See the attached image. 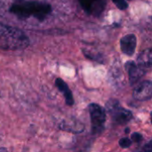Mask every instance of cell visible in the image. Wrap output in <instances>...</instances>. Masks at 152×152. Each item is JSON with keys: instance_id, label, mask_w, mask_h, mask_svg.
<instances>
[{"instance_id": "8992f818", "label": "cell", "mask_w": 152, "mask_h": 152, "mask_svg": "<svg viewBox=\"0 0 152 152\" xmlns=\"http://www.w3.org/2000/svg\"><path fill=\"white\" fill-rule=\"evenodd\" d=\"M133 96L140 102H146L152 99V81L147 80L140 83L134 88Z\"/></svg>"}, {"instance_id": "8fae6325", "label": "cell", "mask_w": 152, "mask_h": 152, "mask_svg": "<svg viewBox=\"0 0 152 152\" xmlns=\"http://www.w3.org/2000/svg\"><path fill=\"white\" fill-rule=\"evenodd\" d=\"M132 142H133V141L131 139H129V138H126V137L121 138L119 140V142H118L119 146L121 148H123V149H128L132 145Z\"/></svg>"}, {"instance_id": "30bf717a", "label": "cell", "mask_w": 152, "mask_h": 152, "mask_svg": "<svg viewBox=\"0 0 152 152\" xmlns=\"http://www.w3.org/2000/svg\"><path fill=\"white\" fill-rule=\"evenodd\" d=\"M137 63L143 68L152 66V48L145 49L140 53L137 57Z\"/></svg>"}, {"instance_id": "7c38bea8", "label": "cell", "mask_w": 152, "mask_h": 152, "mask_svg": "<svg viewBox=\"0 0 152 152\" xmlns=\"http://www.w3.org/2000/svg\"><path fill=\"white\" fill-rule=\"evenodd\" d=\"M112 2L119 10H126L128 7V4L126 0H112Z\"/></svg>"}, {"instance_id": "9a60e30c", "label": "cell", "mask_w": 152, "mask_h": 152, "mask_svg": "<svg viewBox=\"0 0 152 152\" xmlns=\"http://www.w3.org/2000/svg\"><path fill=\"white\" fill-rule=\"evenodd\" d=\"M126 134L129 133V128H126Z\"/></svg>"}, {"instance_id": "2e32d148", "label": "cell", "mask_w": 152, "mask_h": 152, "mask_svg": "<svg viewBox=\"0 0 152 152\" xmlns=\"http://www.w3.org/2000/svg\"><path fill=\"white\" fill-rule=\"evenodd\" d=\"M151 123H152V112H151Z\"/></svg>"}, {"instance_id": "5b68a950", "label": "cell", "mask_w": 152, "mask_h": 152, "mask_svg": "<svg viewBox=\"0 0 152 152\" xmlns=\"http://www.w3.org/2000/svg\"><path fill=\"white\" fill-rule=\"evenodd\" d=\"M78 2L87 14L94 17H98L103 12L107 4V0H78Z\"/></svg>"}, {"instance_id": "4fadbf2b", "label": "cell", "mask_w": 152, "mask_h": 152, "mask_svg": "<svg viewBox=\"0 0 152 152\" xmlns=\"http://www.w3.org/2000/svg\"><path fill=\"white\" fill-rule=\"evenodd\" d=\"M131 140L134 142H139L142 140V135L140 133H134L131 135Z\"/></svg>"}, {"instance_id": "5bb4252c", "label": "cell", "mask_w": 152, "mask_h": 152, "mask_svg": "<svg viewBox=\"0 0 152 152\" xmlns=\"http://www.w3.org/2000/svg\"><path fill=\"white\" fill-rule=\"evenodd\" d=\"M143 151H152V140H151V141L143 147Z\"/></svg>"}, {"instance_id": "7a4b0ae2", "label": "cell", "mask_w": 152, "mask_h": 152, "mask_svg": "<svg viewBox=\"0 0 152 152\" xmlns=\"http://www.w3.org/2000/svg\"><path fill=\"white\" fill-rule=\"evenodd\" d=\"M29 40L20 29L0 22V47L11 50H22L28 46Z\"/></svg>"}, {"instance_id": "e0dca14e", "label": "cell", "mask_w": 152, "mask_h": 152, "mask_svg": "<svg viewBox=\"0 0 152 152\" xmlns=\"http://www.w3.org/2000/svg\"><path fill=\"white\" fill-rule=\"evenodd\" d=\"M128 1H130V0H128Z\"/></svg>"}, {"instance_id": "9c48e42d", "label": "cell", "mask_w": 152, "mask_h": 152, "mask_svg": "<svg viewBox=\"0 0 152 152\" xmlns=\"http://www.w3.org/2000/svg\"><path fill=\"white\" fill-rule=\"evenodd\" d=\"M55 86H57V88L59 89V91L63 94L67 105L72 106L74 104L73 94H72V92L69 89V86L66 84V82L63 79H61V78H57L55 80Z\"/></svg>"}, {"instance_id": "6da1fadb", "label": "cell", "mask_w": 152, "mask_h": 152, "mask_svg": "<svg viewBox=\"0 0 152 152\" xmlns=\"http://www.w3.org/2000/svg\"><path fill=\"white\" fill-rule=\"evenodd\" d=\"M9 11L20 19L33 18L44 20L53 11L51 4L38 0H15Z\"/></svg>"}, {"instance_id": "ba28073f", "label": "cell", "mask_w": 152, "mask_h": 152, "mask_svg": "<svg viewBox=\"0 0 152 152\" xmlns=\"http://www.w3.org/2000/svg\"><path fill=\"white\" fill-rule=\"evenodd\" d=\"M126 69L128 72V77H129V80L131 84H134L136 81H138L145 74V70L143 67L140 66L138 63L134 61L126 62Z\"/></svg>"}, {"instance_id": "3957f363", "label": "cell", "mask_w": 152, "mask_h": 152, "mask_svg": "<svg viewBox=\"0 0 152 152\" xmlns=\"http://www.w3.org/2000/svg\"><path fill=\"white\" fill-rule=\"evenodd\" d=\"M106 110L110 115L114 123L123 125L133 118V114L130 110L123 108L118 100L110 99L106 103Z\"/></svg>"}, {"instance_id": "277c9868", "label": "cell", "mask_w": 152, "mask_h": 152, "mask_svg": "<svg viewBox=\"0 0 152 152\" xmlns=\"http://www.w3.org/2000/svg\"><path fill=\"white\" fill-rule=\"evenodd\" d=\"M88 110L91 117L93 134L102 133V131L104 129L106 121V113L104 109H102L99 104L91 103L88 106Z\"/></svg>"}, {"instance_id": "52a82bcc", "label": "cell", "mask_w": 152, "mask_h": 152, "mask_svg": "<svg viewBox=\"0 0 152 152\" xmlns=\"http://www.w3.org/2000/svg\"><path fill=\"white\" fill-rule=\"evenodd\" d=\"M137 45L136 36L134 34H127L124 36L120 40V48L123 53L127 56L134 55Z\"/></svg>"}]
</instances>
